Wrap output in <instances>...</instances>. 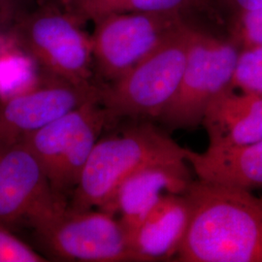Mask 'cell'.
<instances>
[{
  "mask_svg": "<svg viewBox=\"0 0 262 262\" xmlns=\"http://www.w3.org/2000/svg\"><path fill=\"white\" fill-rule=\"evenodd\" d=\"M186 160L197 178L210 184L251 190L262 187V140L186 150Z\"/></svg>",
  "mask_w": 262,
  "mask_h": 262,
  "instance_id": "obj_13",
  "label": "cell"
},
{
  "mask_svg": "<svg viewBox=\"0 0 262 262\" xmlns=\"http://www.w3.org/2000/svg\"><path fill=\"white\" fill-rule=\"evenodd\" d=\"M47 258L0 223V262H45Z\"/></svg>",
  "mask_w": 262,
  "mask_h": 262,
  "instance_id": "obj_18",
  "label": "cell"
},
{
  "mask_svg": "<svg viewBox=\"0 0 262 262\" xmlns=\"http://www.w3.org/2000/svg\"><path fill=\"white\" fill-rule=\"evenodd\" d=\"M110 124L99 100L67 113L23 141L44 169L58 196H71L105 126Z\"/></svg>",
  "mask_w": 262,
  "mask_h": 262,
  "instance_id": "obj_7",
  "label": "cell"
},
{
  "mask_svg": "<svg viewBox=\"0 0 262 262\" xmlns=\"http://www.w3.org/2000/svg\"><path fill=\"white\" fill-rule=\"evenodd\" d=\"M232 86L241 93L262 94V47L240 51Z\"/></svg>",
  "mask_w": 262,
  "mask_h": 262,
  "instance_id": "obj_16",
  "label": "cell"
},
{
  "mask_svg": "<svg viewBox=\"0 0 262 262\" xmlns=\"http://www.w3.org/2000/svg\"><path fill=\"white\" fill-rule=\"evenodd\" d=\"M187 160L155 162L134 171L117 187L106 211L119 215L126 231L138 225L167 193L185 194L193 180Z\"/></svg>",
  "mask_w": 262,
  "mask_h": 262,
  "instance_id": "obj_11",
  "label": "cell"
},
{
  "mask_svg": "<svg viewBox=\"0 0 262 262\" xmlns=\"http://www.w3.org/2000/svg\"><path fill=\"white\" fill-rule=\"evenodd\" d=\"M94 23V69L107 83L125 74L187 25L181 13H115Z\"/></svg>",
  "mask_w": 262,
  "mask_h": 262,
  "instance_id": "obj_9",
  "label": "cell"
},
{
  "mask_svg": "<svg viewBox=\"0 0 262 262\" xmlns=\"http://www.w3.org/2000/svg\"><path fill=\"white\" fill-rule=\"evenodd\" d=\"M202 125L212 147L262 140V94L226 92L210 104Z\"/></svg>",
  "mask_w": 262,
  "mask_h": 262,
  "instance_id": "obj_14",
  "label": "cell"
},
{
  "mask_svg": "<svg viewBox=\"0 0 262 262\" xmlns=\"http://www.w3.org/2000/svg\"><path fill=\"white\" fill-rule=\"evenodd\" d=\"M19 53V49L16 47L15 43L9 35L3 38L0 41V74L4 67L9 64L14 56Z\"/></svg>",
  "mask_w": 262,
  "mask_h": 262,
  "instance_id": "obj_21",
  "label": "cell"
},
{
  "mask_svg": "<svg viewBox=\"0 0 262 262\" xmlns=\"http://www.w3.org/2000/svg\"><path fill=\"white\" fill-rule=\"evenodd\" d=\"M230 13L262 7V0H221Z\"/></svg>",
  "mask_w": 262,
  "mask_h": 262,
  "instance_id": "obj_22",
  "label": "cell"
},
{
  "mask_svg": "<svg viewBox=\"0 0 262 262\" xmlns=\"http://www.w3.org/2000/svg\"><path fill=\"white\" fill-rule=\"evenodd\" d=\"M205 0H109L98 10L94 20L115 13H181L196 8Z\"/></svg>",
  "mask_w": 262,
  "mask_h": 262,
  "instance_id": "obj_15",
  "label": "cell"
},
{
  "mask_svg": "<svg viewBox=\"0 0 262 262\" xmlns=\"http://www.w3.org/2000/svg\"><path fill=\"white\" fill-rule=\"evenodd\" d=\"M240 51L229 37H216L193 28L178 91L159 121L170 129L202 124L210 104L234 90L232 81Z\"/></svg>",
  "mask_w": 262,
  "mask_h": 262,
  "instance_id": "obj_6",
  "label": "cell"
},
{
  "mask_svg": "<svg viewBox=\"0 0 262 262\" xmlns=\"http://www.w3.org/2000/svg\"><path fill=\"white\" fill-rule=\"evenodd\" d=\"M193 28L184 26L122 77L101 84L99 102L110 123L123 118L159 120L178 91Z\"/></svg>",
  "mask_w": 262,
  "mask_h": 262,
  "instance_id": "obj_3",
  "label": "cell"
},
{
  "mask_svg": "<svg viewBox=\"0 0 262 262\" xmlns=\"http://www.w3.org/2000/svg\"><path fill=\"white\" fill-rule=\"evenodd\" d=\"M109 0H57V4L77 19L86 23L94 20L98 10Z\"/></svg>",
  "mask_w": 262,
  "mask_h": 262,
  "instance_id": "obj_20",
  "label": "cell"
},
{
  "mask_svg": "<svg viewBox=\"0 0 262 262\" xmlns=\"http://www.w3.org/2000/svg\"><path fill=\"white\" fill-rule=\"evenodd\" d=\"M190 222L185 194L161 197L136 226L127 230L131 249L141 262L166 260L177 255Z\"/></svg>",
  "mask_w": 262,
  "mask_h": 262,
  "instance_id": "obj_12",
  "label": "cell"
},
{
  "mask_svg": "<svg viewBox=\"0 0 262 262\" xmlns=\"http://www.w3.org/2000/svg\"><path fill=\"white\" fill-rule=\"evenodd\" d=\"M229 38L241 50L262 47V7L232 13Z\"/></svg>",
  "mask_w": 262,
  "mask_h": 262,
  "instance_id": "obj_17",
  "label": "cell"
},
{
  "mask_svg": "<svg viewBox=\"0 0 262 262\" xmlns=\"http://www.w3.org/2000/svg\"><path fill=\"white\" fill-rule=\"evenodd\" d=\"M38 4H45V3H51V2H56L57 3V0H36Z\"/></svg>",
  "mask_w": 262,
  "mask_h": 262,
  "instance_id": "obj_23",
  "label": "cell"
},
{
  "mask_svg": "<svg viewBox=\"0 0 262 262\" xmlns=\"http://www.w3.org/2000/svg\"><path fill=\"white\" fill-rule=\"evenodd\" d=\"M185 195L190 222L178 261L262 262V197L200 180Z\"/></svg>",
  "mask_w": 262,
  "mask_h": 262,
  "instance_id": "obj_1",
  "label": "cell"
},
{
  "mask_svg": "<svg viewBox=\"0 0 262 262\" xmlns=\"http://www.w3.org/2000/svg\"><path fill=\"white\" fill-rule=\"evenodd\" d=\"M186 150L149 122L99 138L69 204L78 209L103 210L131 173L155 162L186 160Z\"/></svg>",
  "mask_w": 262,
  "mask_h": 262,
  "instance_id": "obj_2",
  "label": "cell"
},
{
  "mask_svg": "<svg viewBox=\"0 0 262 262\" xmlns=\"http://www.w3.org/2000/svg\"><path fill=\"white\" fill-rule=\"evenodd\" d=\"M28 10L27 0H0V41L9 35Z\"/></svg>",
  "mask_w": 262,
  "mask_h": 262,
  "instance_id": "obj_19",
  "label": "cell"
},
{
  "mask_svg": "<svg viewBox=\"0 0 262 262\" xmlns=\"http://www.w3.org/2000/svg\"><path fill=\"white\" fill-rule=\"evenodd\" d=\"M31 226L48 252L61 260L141 262L119 217L100 209H78L63 200Z\"/></svg>",
  "mask_w": 262,
  "mask_h": 262,
  "instance_id": "obj_5",
  "label": "cell"
},
{
  "mask_svg": "<svg viewBox=\"0 0 262 262\" xmlns=\"http://www.w3.org/2000/svg\"><path fill=\"white\" fill-rule=\"evenodd\" d=\"M101 84H77L40 70L21 85L0 97V149L90 101L100 99Z\"/></svg>",
  "mask_w": 262,
  "mask_h": 262,
  "instance_id": "obj_8",
  "label": "cell"
},
{
  "mask_svg": "<svg viewBox=\"0 0 262 262\" xmlns=\"http://www.w3.org/2000/svg\"><path fill=\"white\" fill-rule=\"evenodd\" d=\"M84 25L51 2L28 10L9 35L41 71L77 84H91L94 83L93 39Z\"/></svg>",
  "mask_w": 262,
  "mask_h": 262,
  "instance_id": "obj_4",
  "label": "cell"
},
{
  "mask_svg": "<svg viewBox=\"0 0 262 262\" xmlns=\"http://www.w3.org/2000/svg\"><path fill=\"white\" fill-rule=\"evenodd\" d=\"M62 200L24 142L0 149V223L31 225Z\"/></svg>",
  "mask_w": 262,
  "mask_h": 262,
  "instance_id": "obj_10",
  "label": "cell"
}]
</instances>
